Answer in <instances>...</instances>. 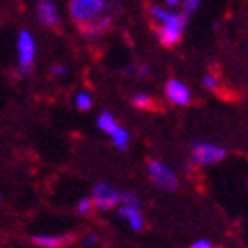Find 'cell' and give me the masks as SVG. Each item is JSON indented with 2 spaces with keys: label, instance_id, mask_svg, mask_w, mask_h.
<instances>
[{
  "label": "cell",
  "instance_id": "cell-1",
  "mask_svg": "<svg viewBox=\"0 0 248 248\" xmlns=\"http://www.w3.org/2000/svg\"><path fill=\"white\" fill-rule=\"evenodd\" d=\"M119 0H70V16L79 32L90 40L106 34L119 14Z\"/></svg>",
  "mask_w": 248,
  "mask_h": 248
},
{
  "label": "cell",
  "instance_id": "cell-2",
  "mask_svg": "<svg viewBox=\"0 0 248 248\" xmlns=\"http://www.w3.org/2000/svg\"><path fill=\"white\" fill-rule=\"evenodd\" d=\"M16 52H18V70L22 74H30L36 60V40L30 30L22 28L16 38Z\"/></svg>",
  "mask_w": 248,
  "mask_h": 248
},
{
  "label": "cell",
  "instance_id": "cell-3",
  "mask_svg": "<svg viewBox=\"0 0 248 248\" xmlns=\"http://www.w3.org/2000/svg\"><path fill=\"white\" fill-rule=\"evenodd\" d=\"M121 206H119V217L129 222L131 231H141L145 226V218H143L141 211V201L133 193H121Z\"/></svg>",
  "mask_w": 248,
  "mask_h": 248
},
{
  "label": "cell",
  "instance_id": "cell-4",
  "mask_svg": "<svg viewBox=\"0 0 248 248\" xmlns=\"http://www.w3.org/2000/svg\"><path fill=\"white\" fill-rule=\"evenodd\" d=\"M92 202H93V206L95 209H99V211H111V209H115V206L119 204V201H121V193L113 187V185H109V183H95L93 185V189H92Z\"/></svg>",
  "mask_w": 248,
  "mask_h": 248
},
{
  "label": "cell",
  "instance_id": "cell-5",
  "mask_svg": "<svg viewBox=\"0 0 248 248\" xmlns=\"http://www.w3.org/2000/svg\"><path fill=\"white\" fill-rule=\"evenodd\" d=\"M147 171H149L151 181L157 185L159 189H163V191H177L179 179H177V175L167 167V165H163L161 161H149Z\"/></svg>",
  "mask_w": 248,
  "mask_h": 248
},
{
  "label": "cell",
  "instance_id": "cell-6",
  "mask_svg": "<svg viewBox=\"0 0 248 248\" xmlns=\"http://www.w3.org/2000/svg\"><path fill=\"white\" fill-rule=\"evenodd\" d=\"M191 155H193V161L197 165H213V163H218L224 159L226 151L215 143H206V141H199L193 145L191 149Z\"/></svg>",
  "mask_w": 248,
  "mask_h": 248
},
{
  "label": "cell",
  "instance_id": "cell-7",
  "mask_svg": "<svg viewBox=\"0 0 248 248\" xmlns=\"http://www.w3.org/2000/svg\"><path fill=\"white\" fill-rule=\"evenodd\" d=\"M185 26H187V18L179 20V22H171V24H155V32H157L159 42L167 48H173L175 44L181 42Z\"/></svg>",
  "mask_w": 248,
  "mask_h": 248
},
{
  "label": "cell",
  "instance_id": "cell-8",
  "mask_svg": "<svg viewBox=\"0 0 248 248\" xmlns=\"http://www.w3.org/2000/svg\"><path fill=\"white\" fill-rule=\"evenodd\" d=\"M36 14H38V20L42 22V26H46L50 30H58L60 24H62V18H60V10H58L56 0H38Z\"/></svg>",
  "mask_w": 248,
  "mask_h": 248
},
{
  "label": "cell",
  "instance_id": "cell-9",
  "mask_svg": "<svg viewBox=\"0 0 248 248\" xmlns=\"http://www.w3.org/2000/svg\"><path fill=\"white\" fill-rule=\"evenodd\" d=\"M30 240L38 248H66L76 240V234H32Z\"/></svg>",
  "mask_w": 248,
  "mask_h": 248
},
{
  "label": "cell",
  "instance_id": "cell-10",
  "mask_svg": "<svg viewBox=\"0 0 248 248\" xmlns=\"http://www.w3.org/2000/svg\"><path fill=\"white\" fill-rule=\"evenodd\" d=\"M167 97L175 103V106H187V103L191 101V92L189 88L183 84V81L179 79H169L167 81Z\"/></svg>",
  "mask_w": 248,
  "mask_h": 248
},
{
  "label": "cell",
  "instance_id": "cell-11",
  "mask_svg": "<svg viewBox=\"0 0 248 248\" xmlns=\"http://www.w3.org/2000/svg\"><path fill=\"white\" fill-rule=\"evenodd\" d=\"M111 141H113V145L119 149V151H125L129 147V131L127 129H123L121 125H117L111 133H109Z\"/></svg>",
  "mask_w": 248,
  "mask_h": 248
},
{
  "label": "cell",
  "instance_id": "cell-12",
  "mask_svg": "<svg viewBox=\"0 0 248 248\" xmlns=\"http://www.w3.org/2000/svg\"><path fill=\"white\" fill-rule=\"evenodd\" d=\"M117 125H119V123L115 121V117H113L109 111H103V113L97 115V127H99L103 133H108V135H109Z\"/></svg>",
  "mask_w": 248,
  "mask_h": 248
},
{
  "label": "cell",
  "instance_id": "cell-13",
  "mask_svg": "<svg viewBox=\"0 0 248 248\" xmlns=\"http://www.w3.org/2000/svg\"><path fill=\"white\" fill-rule=\"evenodd\" d=\"M74 101H76V108H78L79 111H88V109H92V103H93V99H92V95H90L88 92H79V93H76Z\"/></svg>",
  "mask_w": 248,
  "mask_h": 248
},
{
  "label": "cell",
  "instance_id": "cell-14",
  "mask_svg": "<svg viewBox=\"0 0 248 248\" xmlns=\"http://www.w3.org/2000/svg\"><path fill=\"white\" fill-rule=\"evenodd\" d=\"M131 101H133L135 108H141V109H151L153 108V99L147 93H135V95H131Z\"/></svg>",
  "mask_w": 248,
  "mask_h": 248
},
{
  "label": "cell",
  "instance_id": "cell-15",
  "mask_svg": "<svg viewBox=\"0 0 248 248\" xmlns=\"http://www.w3.org/2000/svg\"><path fill=\"white\" fill-rule=\"evenodd\" d=\"M92 209H93V202H92V199H90V197L79 199V201H78V204H76V211H78V215H81V217L90 215V213H92Z\"/></svg>",
  "mask_w": 248,
  "mask_h": 248
},
{
  "label": "cell",
  "instance_id": "cell-16",
  "mask_svg": "<svg viewBox=\"0 0 248 248\" xmlns=\"http://www.w3.org/2000/svg\"><path fill=\"white\" fill-rule=\"evenodd\" d=\"M202 84H204L206 90H217V88H218V79H217L213 74H206V76L202 78Z\"/></svg>",
  "mask_w": 248,
  "mask_h": 248
},
{
  "label": "cell",
  "instance_id": "cell-17",
  "mask_svg": "<svg viewBox=\"0 0 248 248\" xmlns=\"http://www.w3.org/2000/svg\"><path fill=\"white\" fill-rule=\"evenodd\" d=\"M199 4H201V0H183V8H185V14H191V12H195Z\"/></svg>",
  "mask_w": 248,
  "mask_h": 248
},
{
  "label": "cell",
  "instance_id": "cell-18",
  "mask_svg": "<svg viewBox=\"0 0 248 248\" xmlns=\"http://www.w3.org/2000/svg\"><path fill=\"white\" fill-rule=\"evenodd\" d=\"M50 74L56 76V78H58V76L62 78V76H66V74H68V70H66V66H62V64H54L52 70H50Z\"/></svg>",
  "mask_w": 248,
  "mask_h": 248
},
{
  "label": "cell",
  "instance_id": "cell-19",
  "mask_svg": "<svg viewBox=\"0 0 248 248\" xmlns=\"http://www.w3.org/2000/svg\"><path fill=\"white\" fill-rule=\"evenodd\" d=\"M95 244H99V236H97L95 232H92V234H88V236L84 238V246H86V248L95 246Z\"/></svg>",
  "mask_w": 248,
  "mask_h": 248
},
{
  "label": "cell",
  "instance_id": "cell-20",
  "mask_svg": "<svg viewBox=\"0 0 248 248\" xmlns=\"http://www.w3.org/2000/svg\"><path fill=\"white\" fill-rule=\"evenodd\" d=\"M191 248H213V244L209 240H197L191 244Z\"/></svg>",
  "mask_w": 248,
  "mask_h": 248
},
{
  "label": "cell",
  "instance_id": "cell-21",
  "mask_svg": "<svg viewBox=\"0 0 248 248\" xmlns=\"http://www.w3.org/2000/svg\"><path fill=\"white\" fill-rule=\"evenodd\" d=\"M169 6H177V4H181V0H165Z\"/></svg>",
  "mask_w": 248,
  "mask_h": 248
},
{
  "label": "cell",
  "instance_id": "cell-22",
  "mask_svg": "<svg viewBox=\"0 0 248 248\" xmlns=\"http://www.w3.org/2000/svg\"><path fill=\"white\" fill-rule=\"evenodd\" d=\"M0 204H2V195H0Z\"/></svg>",
  "mask_w": 248,
  "mask_h": 248
},
{
  "label": "cell",
  "instance_id": "cell-23",
  "mask_svg": "<svg viewBox=\"0 0 248 248\" xmlns=\"http://www.w3.org/2000/svg\"><path fill=\"white\" fill-rule=\"evenodd\" d=\"M217 248H224V246H217Z\"/></svg>",
  "mask_w": 248,
  "mask_h": 248
},
{
  "label": "cell",
  "instance_id": "cell-24",
  "mask_svg": "<svg viewBox=\"0 0 248 248\" xmlns=\"http://www.w3.org/2000/svg\"><path fill=\"white\" fill-rule=\"evenodd\" d=\"M2 248H6V246H2Z\"/></svg>",
  "mask_w": 248,
  "mask_h": 248
}]
</instances>
